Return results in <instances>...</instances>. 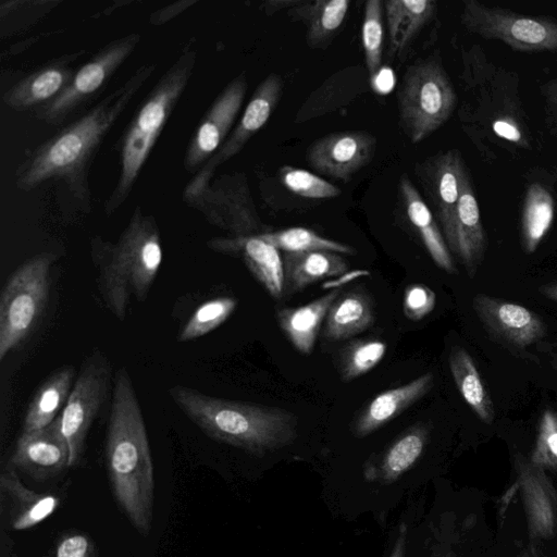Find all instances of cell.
Here are the masks:
<instances>
[{
	"label": "cell",
	"instance_id": "obj_2",
	"mask_svg": "<svg viewBox=\"0 0 557 557\" xmlns=\"http://www.w3.org/2000/svg\"><path fill=\"white\" fill-rule=\"evenodd\" d=\"M106 461L116 503L135 529L148 534L152 524L153 465L141 407L125 367L114 375Z\"/></svg>",
	"mask_w": 557,
	"mask_h": 557
},
{
	"label": "cell",
	"instance_id": "obj_44",
	"mask_svg": "<svg viewBox=\"0 0 557 557\" xmlns=\"http://www.w3.org/2000/svg\"><path fill=\"white\" fill-rule=\"evenodd\" d=\"M543 94L547 121L552 129L557 134V77L543 88Z\"/></svg>",
	"mask_w": 557,
	"mask_h": 557
},
{
	"label": "cell",
	"instance_id": "obj_7",
	"mask_svg": "<svg viewBox=\"0 0 557 557\" xmlns=\"http://www.w3.org/2000/svg\"><path fill=\"white\" fill-rule=\"evenodd\" d=\"M52 252L38 253L7 280L0 297V361L17 349L36 326L49 297Z\"/></svg>",
	"mask_w": 557,
	"mask_h": 557
},
{
	"label": "cell",
	"instance_id": "obj_11",
	"mask_svg": "<svg viewBox=\"0 0 557 557\" xmlns=\"http://www.w3.org/2000/svg\"><path fill=\"white\" fill-rule=\"evenodd\" d=\"M184 201L199 211L211 225L228 233V236L269 232L257 212L244 173L220 175L199 193L184 197Z\"/></svg>",
	"mask_w": 557,
	"mask_h": 557
},
{
	"label": "cell",
	"instance_id": "obj_51",
	"mask_svg": "<svg viewBox=\"0 0 557 557\" xmlns=\"http://www.w3.org/2000/svg\"><path fill=\"white\" fill-rule=\"evenodd\" d=\"M521 557H528L527 555H522Z\"/></svg>",
	"mask_w": 557,
	"mask_h": 557
},
{
	"label": "cell",
	"instance_id": "obj_22",
	"mask_svg": "<svg viewBox=\"0 0 557 557\" xmlns=\"http://www.w3.org/2000/svg\"><path fill=\"white\" fill-rule=\"evenodd\" d=\"M434 385V375L426 372L395 388L377 394L358 416L354 433L364 437L403 413L424 397Z\"/></svg>",
	"mask_w": 557,
	"mask_h": 557
},
{
	"label": "cell",
	"instance_id": "obj_15",
	"mask_svg": "<svg viewBox=\"0 0 557 557\" xmlns=\"http://www.w3.org/2000/svg\"><path fill=\"white\" fill-rule=\"evenodd\" d=\"M466 171L461 156L456 149L437 153L418 168V176L435 211L446 244L451 238Z\"/></svg>",
	"mask_w": 557,
	"mask_h": 557
},
{
	"label": "cell",
	"instance_id": "obj_8",
	"mask_svg": "<svg viewBox=\"0 0 557 557\" xmlns=\"http://www.w3.org/2000/svg\"><path fill=\"white\" fill-rule=\"evenodd\" d=\"M111 375L108 357L94 348L84 359L69 399L57 418L69 448V467L81 461L89 430L109 394Z\"/></svg>",
	"mask_w": 557,
	"mask_h": 557
},
{
	"label": "cell",
	"instance_id": "obj_42",
	"mask_svg": "<svg viewBox=\"0 0 557 557\" xmlns=\"http://www.w3.org/2000/svg\"><path fill=\"white\" fill-rule=\"evenodd\" d=\"M492 128L498 137L507 141L519 146H523L525 143L520 125L510 117H498L493 122Z\"/></svg>",
	"mask_w": 557,
	"mask_h": 557
},
{
	"label": "cell",
	"instance_id": "obj_24",
	"mask_svg": "<svg viewBox=\"0 0 557 557\" xmlns=\"http://www.w3.org/2000/svg\"><path fill=\"white\" fill-rule=\"evenodd\" d=\"M0 494L1 499L8 500L10 524L15 531L27 530L39 524L60 505V498L57 495L27 488L11 466L0 475Z\"/></svg>",
	"mask_w": 557,
	"mask_h": 557
},
{
	"label": "cell",
	"instance_id": "obj_45",
	"mask_svg": "<svg viewBox=\"0 0 557 557\" xmlns=\"http://www.w3.org/2000/svg\"><path fill=\"white\" fill-rule=\"evenodd\" d=\"M301 0H268L261 3L260 9L267 15H273L282 10H289L300 3Z\"/></svg>",
	"mask_w": 557,
	"mask_h": 557
},
{
	"label": "cell",
	"instance_id": "obj_26",
	"mask_svg": "<svg viewBox=\"0 0 557 557\" xmlns=\"http://www.w3.org/2000/svg\"><path fill=\"white\" fill-rule=\"evenodd\" d=\"M349 0H301L287 15L306 27V42L310 48H324L342 27Z\"/></svg>",
	"mask_w": 557,
	"mask_h": 557
},
{
	"label": "cell",
	"instance_id": "obj_50",
	"mask_svg": "<svg viewBox=\"0 0 557 557\" xmlns=\"http://www.w3.org/2000/svg\"><path fill=\"white\" fill-rule=\"evenodd\" d=\"M553 369L557 372V355H555L550 361Z\"/></svg>",
	"mask_w": 557,
	"mask_h": 557
},
{
	"label": "cell",
	"instance_id": "obj_30",
	"mask_svg": "<svg viewBox=\"0 0 557 557\" xmlns=\"http://www.w3.org/2000/svg\"><path fill=\"white\" fill-rule=\"evenodd\" d=\"M374 322V307L371 297L362 289H351L332 304L324 323V336L341 341L355 336Z\"/></svg>",
	"mask_w": 557,
	"mask_h": 557
},
{
	"label": "cell",
	"instance_id": "obj_32",
	"mask_svg": "<svg viewBox=\"0 0 557 557\" xmlns=\"http://www.w3.org/2000/svg\"><path fill=\"white\" fill-rule=\"evenodd\" d=\"M555 202L541 184H531L525 193L521 218V245L527 253L534 252L550 228Z\"/></svg>",
	"mask_w": 557,
	"mask_h": 557
},
{
	"label": "cell",
	"instance_id": "obj_34",
	"mask_svg": "<svg viewBox=\"0 0 557 557\" xmlns=\"http://www.w3.org/2000/svg\"><path fill=\"white\" fill-rule=\"evenodd\" d=\"M236 307L234 297H216L202 302L182 327L177 342L186 343L207 335L223 324Z\"/></svg>",
	"mask_w": 557,
	"mask_h": 557
},
{
	"label": "cell",
	"instance_id": "obj_47",
	"mask_svg": "<svg viewBox=\"0 0 557 557\" xmlns=\"http://www.w3.org/2000/svg\"><path fill=\"white\" fill-rule=\"evenodd\" d=\"M539 290L545 298L557 302V282L544 284Z\"/></svg>",
	"mask_w": 557,
	"mask_h": 557
},
{
	"label": "cell",
	"instance_id": "obj_49",
	"mask_svg": "<svg viewBox=\"0 0 557 557\" xmlns=\"http://www.w3.org/2000/svg\"><path fill=\"white\" fill-rule=\"evenodd\" d=\"M531 555H532V557H542L540 552L536 549V547L534 545H532V547H531Z\"/></svg>",
	"mask_w": 557,
	"mask_h": 557
},
{
	"label": "cell",
	"instance_id": "obj_28",
	"mask_svg": "<svg viewBox=\"0 0 557 557\" xmlns=\"http://www.w3.org/2000/svg\"><path fill=\"white\" fill-rule=\"evenodd\" d=\"M383 4L389 51L400 55L434 16L436 2L434 0H387L383 1Z\"/></svg>",
	"mask_w": 557,
	"mask_h": 557
},
{
	"label": "cell",
	"instance_id": "obj_35",
	"mask_svg": "<svg viewBox=\"0 0 557 557\" xmlns=\"http://www.w3.org/2000/svg\"><path fill=\"white\" fill-rule=\"evenodd\" d=\"M426 438L428 431L421 424L412 426L397 438L383 458L384 478L396 479L413 466L424 449Z\"/></svg>",
	"mask_w": 557,
	"mask_h": 557
},
{
	"label": "cell",
	"instance_id": "obj_46",
	"mask_svg": "<svg viewBox=\"0 0 557 557\" xmlns=\"http://www.w3.org/2000/svg\"><path fill=\"white\" fill-rule=\"evenodd\" d=\"M407 527L401 524L398 531L397 539L394 544V548L389 557H404L405 545H406Z\"/></svg>",
	"mask_w": 557,
	"mask_h": 557
},
{
	"label": "cell",
	"instance_id": "obj_13",
	"mask_svg": "<svg viewBox=\"0 0 557 557\" xmlns=\"http://www.w3.org/2000/svg\"><path fill=\"white\" fill-rule=\"evenodd\" d=\"M247 86V77L243 72L213 100L187 146L184 157L186 171L195 174L226 140L242 109Z\"/></svg>",
	"mask_w": 557,
	"mask_h": 557
},
{
	"label": "cell",
	"instance_id": "obj_48",
	"mask_svg": "<svg viewBox=\"0 0 557 557\" xmlns=\"http://www.w3.org/2000/svg\"><path fill=\"white\" fill-rule=\"evenodd\" d=\"M10 537L5 536L4 531L1 533V557H11Z\"/></svg>",
	"mask_w": 557,
	"mask_h": 557
},
{
	"label": "cell",
	"instance_id": "obj_21",
	"mask_svg": "<svg viewBox=\"0 0 557 557\" xmlns=\"http://www.w3.org/2000/svg\"><path fill=\"white\" fill-rule=\"evenodd\" d=\"M486 235L482 225L478 200L466 171L456 210L451 238L447 243L453 253L463 265L468 276L474 277L486 251Z\"/></svg>",
	"mask_w": 557,
	"mask_h": 557
},
{
	"label": "cell",
	"instance_id": "obj_20",
	"mask_svg": "<svg viewBox=\"0 0 557 557\" xmlns=\"http://www.w3.org/2000/svg\"><path fill=\"white\" fill-rule=\"evenodd\" d=\"M207 246L216 252L237 255L271 297H284V268L280 250L259 235L214 237Z\"/></svg>",
	"mask_w": 557,
	"mask_h": 557
},
{
	"label": "cell",
	"instance_id": "obj_5",
	"mask_svg": "<svg viewBox=\"0 0 557 557\" xmlns=\"http://www.w3.org/2000/svg\"><path fill=\"white\" fill-rule=\"evenodd\" d=\"M196 59L195 40L190 39L150 90L126 128L120 147L119 178L104 205L108 215L114 213L132 193L143 166L191 78Z\"/></svg>",
	"mask_w": 557,
	"mask_h": 557
},
{
	"label": "cell",
	"instance_id": "obj_37",
	"mask_svg": "<svg viewBox=\"0 0 557 557\" xmlns=\"http://www.w3.org/2000/svg\"><path fill=\"white\" fill-rule=\"evenodd\" d=\"M383 13V1H366L361 26V40L367 72L370 77L375 75L382 66L384 37Z\"/></svg>",
	"mask_w": 557,
	"mask_h": 557
},
{
	"label": "cell",
	"instance_id": "obj_10",
	"mask_svg": "<svg viewBox=\"0 0 557 557\" xmlns=\"http://www.w3.org/2000/svg\"><path fill=\"white\" fill-rule=\"evenodd\" d=\"M140 34L119 37L92 55L74 74L67 86L50 102L35 111L42 122L60 125L113 76L140 41Z\"/></svg>",
	"mask_w": 557,
	"mask_h": 557
},
{
	"label": "cell",
	"instance_id": "obj_4",
	"mask_svg": "<svg viewBox=\"0 0 557 557\" xmlns=\"http://www.w3.org/2000/svg\"><path fill=\"white\" fill-rule=\"evenodd\" d=\"M177 408L207 436L249 451L278 448L296 437L297 419L288 410L213 397L185 385L168 391Z\"/></svg>",
	"mask_w": 557,
	"mask_h": 557
},
{
	"label": "cell",
	"instance_id": "obj_1",
	"mask_svg": "<svg viewBox=\"0 0 557 557\" xmlns=\"http://www.w3.org/2000/svg\"><path fill=\"white\" fill-rule=\"evenodd\" d=\"M154 71V63L140 65L76 121L34 148L14 173L15 186L28 191L50 181L60 183L88 208V173L96 152Z\"/></svg>",
	"mask_w": 557,
	"mask_h": 557
},
{
	"label": "cell",
	"instance_id": "obj_27",
	"mask_svg": "<svg viewBox=\"0 0 557 557\" xmlns=\"http://www.w3.org/2000/svg\"><path fill=\"white\" fill-rule=\"evenodd\" d=\"M341 292L335 289L299 307L282 308L276 318L281 330L302 355H310L321 324Z\"/></svg>",
	"mask_w": 557,
	"mask_h": 557
},
{
	"label": "cell",
	"instance_id": "obj_12",
	"mask_svg": "<svg viewBox=\"0 0 557 557\" xmlns=\"http://www.w3.org/2000/svg\"><path fill=\"white\" fill-rule=\"evenodd\" d=\"M284 88V79L276 73L264 77L252 92L243 115L218 151L195 173L185 186L183 196H193L213 180L224 162L235 157L269 121Z\"/></svg>",
	"mask_w": 557,
	"mask_h": 557
},
{
	"label": "cell",
	"instance_id": "obj_17",
	"mask_svg": "<svg viewBox=\"0 0 557 557\" xmlns=\"http://www.w3.org/2000/svg\"><path fill=\"white\" fill-rule=\"evenodd\" d=\"M515 469L530 540H547L557 530V491L545 469L530 459L517 456Z\"/></svg>",
	"mask_w": 557,
	"mask_h": 557
},
{
	"label": "cell",
	"instance_id": "obj_31",
	"mask_svg": "<svg viewBox=\"0 0 557 557\" xmlns=\"http://www.w3.org/2000/svg\"><path fill=\"white\" fill-rule=\"evenodd\" d=\"M448 363L454 382L460 395L484 423L491 424L495 409L490 394L483 384L471 355L461 346H454Z\"/></svg>",
	"mask_w": 557,
	"mask_h": 557
},
{
	"label": "cell",
	"instance_id": "obj_43",
	"mask_svg": "<svg viewBox=\"0 0 557 557\" xmlns=\"http://www.w3.org/2000/svg\"><path fill=\"white\" fill-rule=\"evenodd\" d=\"M197 3L196 0H181L169 5H165L159 10H156L150 14L149 22L154 26H161L169 22L173 17L180 15L186 9Z\"/></svg>",
	"mask_w": 557,
	"mask_h": 557
},
{
	"label": "cell",
	"instance_id": "obj_6",
	"mask_svg": "<svg viewBox=\"0 0 557 557\" xmlns=\"http://www.w3.org/2000/svg\"><path fill=\"white\" fill-rule=\"evenodd\" d=\"M397 101L403 131L413 144L424 140L447 122L457 95L437 55L407 67Z\"/></svg>",
	"mask_w": 557,
	"mask_h": 557
},
{
	"label": "cell",
	"instance_id": "obj_41",
	"mask_svg": "<svg viewBox=\"0 0 557 557\" xmlns=\"http://www.w3.org/2000/svg\"><path fill=\"white\" fill-rule=\"evenodd\" d=\"M54 557H96L91 539L81 532H69L58 541Z\"/></svg>",
	"mask_w": 557,
	"mask_h": 557
},
{
	"label": "cell",
	"instance_id": "obj_40",
	"mask_svg": "<svg viewBox=\"0 0 557 557\" xmlns=\"http://www.w3.org/2000/svg\"><path fill=\"white\" fill-rule=\"evenodd\" d=\"M436 304L435 293L424 284H411L404 294V314L408 320L420 321L430 314Z\"/></svg>",
	"mask_w": 557,
	"mask_h": 557
},
{
	"label": "cell",
	"instance_id": "obj_9",
	"mask_svg": "<svg viewBox=\"0 0 557 557\" xmlns=\"http://www.w3.org/2000/svg\"><path fill=\"white\" fill-rule=\"evenodd\" d=\"M460 20L468 32L500 40L516 51H557V21L550 17L521 15L466 0Z\"/></svg>",
	"mask_w": 557,
	"mask_h": 557
},
{
	"label": "cell",
	"instance_id": "obj_33",
	"mask_svg": "<svg viewBox=\"0 0 557 557\" xmlns=\"http://www.w3.org/2000/svg\"><path fill=\"white\" fill-rule=\"evenodd\" d=\"M283 252H301L313 250H326L344 255H354V247L320 236L306 227H289L278 231H269L258 234Z\"/></svg>",
	"mask_w": 557,
	"mask_h": 557
},
{
	"label": "cell",
	"instance_id": "obj_36",
	"mask_svg": "<svg viewBox=\"0 0 557 557\" xmlns=\"http://www.w3.org/2000/svg\"><path fill=\"white\" fill-rule=\"evenodd\" d=\"M386 349V343L375 338L349 343L339 358L342 380L348 382L371 371L384 358Z\"/></svg>",
	"mask_w": 557,
	"mask_h": 557
},
{
	"label": "cell",
	"instance_id": "obj_3",
	"mask_svg": "<svg viewBox=\"0 0 557 557\" xmlns=\"http://www.w3.org/2000/svg\"><path fill=\"white\" fill-rule=\"evenodd\" d=\"M90 256L103 304L119 321H124L133 299H147L163 260L154 216L136 206L116 242L101 236L91 238Z\"/></svg>",
	"mask_w": 557,
	"mask_h": 557
},
{
	"label": "cell",
	"instance_id": "obj_23",
	"mask_svg": "<svg viewBox=\"0 0 557 557\" xmlns=\"http://www.w3.org/2000/svg\"><path fill=\"white\" fill-rule=\"evenodd\" d=\"M398 190L405 214L419 234L434 263L449 274L456 273L451 253L432 211L406 174L400 177Z\"/></svg>",
	"mask_w": 557,
	"mask_h": 557
},
{
	"label": "cell",
	"instance_id": "obj_29",
	"mask_svg": "<svg viewBox=\"0 0 557 557\" xmlns=\"http://www.w3.org/2000/svg\"><path fill=\"white\" fill-rule=\"evenodd\" d=\"M74 383L73 367L60 368L49 375L29 401L23 432L37 431L51 424L62 412Z\"/></svg>",
	"mask_w": 557,
	"mask_h": 557
},
{
	"label": "cell",
	"instance_id": "obj_39",
	"mask_svg": "<svg viewBox=\"0 0 557 557\" xmlns=\"http://www.w3.org/2000/svg\"><path fill=\"white\" fill-rule=\"evenodd\" d=\"M530 460L545 470L557 472V411L546 409L542 413Z\"/></svg>",
	"mask_w": 557,
	"mask_h": 557
},
{
	"label": "cell",
	"instance_id": "obj_25",
	"mask_svg": "<svg viewBox=\"0 0 557 557\" xmlns=\"http://www.w3.org/2000/svg\"><path fill=\"white\" fill-rule=\"evenodd\" d=\"M282 259L284 296L298 293L318 281L339 276L348 271L346 259L333 251L283 252Z\"/></svg>",
	"mask_w": 557,
	"mask_h": 557
},
{
	"label": "cell",
	"instance_id": "obj_14",
	"mask_svg": "<svg viewBox=\"0 0 557 557\" xmlns=\"http://www.w3.org/2000/svg\"><path fill=\"white\" fill-rule=\"evenodd\" d=\"M375 137L364 131H341L313 141L306 161L323 176L348 182L373 159Z\"/></svg>",
	"mask_w": 557,
	"mask_h": 557
},
{
	"label": "cell",
	"instance_id": "obj_16",
	"mask_svg": "<svg viewBox=\"0 0 557 557\" xmlns=\"http://www.w3.org/2000/svg\"><path fill=\"white\" fill-rule=\"evenodd\" d=\"M472 306L487 332L507 346L522 349L546 333L542 319L523 306L484 294H476Z\"/></svg>",
	"mask_w": 557,
	"mask_h": 557
},
{
	"label": "cell",
	"instance_id": "obj_19",
	"mask_svg": "<svg viewBox=\"0 0 557 557\" xmlns=\"http://www.w3.org/2000/svg\"><path fill=\"white\" fill-rule=\"evenodd\" d=\"M82 52L67 53L28 73L2 95L4 104L17 112L36 111L53 100L75 74L72 63Z\"/></svg>",
	"mask_w": 557,
	"mask_h": 557
},
{
	"label": "cell",
	"instance_id": "obj_18",
	"mask_svg": "<svg viewBox=\"0 0 557 557\" xmlns=\"http://www.w3.org/2000/svg\"><path fill=\"white\" fill-rule=\"evenodd\" d=\"M69 448L55 419L44 429L22 432L10 466L35 480H46L69 468Z\"/></svg>",
	"mask_w": 557,
	"mask_h": 557
},
{
	"label": "cell",
	"instance_id": "obj_38",
	"mask_svg": "<svg viewBox=\"0 0 557 557\" xmlns=\"http://www.w3.org/2000/svg\"><path fill=\"white\" fill-rule=\"evenodd\" d=\"M282 184L293 194L307 199H329L341 195V189L307 170L284 165L278 170Z\"/></svg>",
	"mask_w": 557,
	"mask_h": 557
}]
</instances>
